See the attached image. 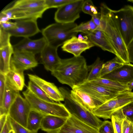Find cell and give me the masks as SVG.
<instances>
[{
    "label": "cell",
    "instance_id": "6da1fadb",
    "mask_svg": "<svg viewBox=\"0 0 133 133\" xmlns=\"http://www.w3.org/2000/svg\"><path fill=\"white\" fill-rule=\"evenodd\" d=\"M51 72L60 83L72 89L85 82L88 73L86 59L81 55L61 59L59 65Z\"/></svg>",
    "mask_w": 133,
    "mask_h": 133
},
{
    "label": "cell",
    "instance_id": "7a4b0ae2",
    "mask_svg": "<svg viewBox=\"0 0 133 133\" xmlns=\"http://www.w3.org/2000/svg\"><path fill=\"white\" fill-rule=\"evenodd\" d=\"M100 14L103 31L114 49L116 56L124 63H129L127 46L120 33L112 9L105 3L101 5Z\"/></svg>",
    "mask_w": 133,
    "mask_h": 133
},
{
    "label": "cell",
    "instance_id": "3957f363",
    "mask_svg": "<svg viewBox=\"0 0 133 133\" xmlns=\"http://www.w3.org/2000/svg\"><path fill=\"white\" fill-rule=\"evenodd\" d=\"M59 89L64 97V104L71 115L80 121L98 129L103 121L79 104L71 96L67 89L60 87Z\"/></svg>",
    "mask_w": 133,
    "mask_h": 133
},
{
    "label": "cell",
    "instance_id": "277c9868",
    "mask_svg": "<svg viewBox=\"0 0 133 133\" xmlns=\"http://www.w3.org/2000/svg\"><path fill=\"white\" fill-rule=\"evenodd\" d=\"M77 25L75 22L69 23L56 22L42 29L41 32L48 44L58 48L72 37L76 36L78 33L71 31Z\"/></svg>",
    "mask_w": 133,
    "mask_h": 133
},
{
    "label": "cell",
    "instance_id": "5b68a950",
    "mask_svg": "<svg viewBox=\"0 0 133 133\" xmlns=\"http://www.w3.org/2000/svg\"><path fill=\"white\" fill-rule=\"evenodd\" d=\"M22 93L29 103L31 109L38 111L45 115L66 118L71 115L64 104L60 102H50L41 99L28 89Z\"/></svg>",
    "mask_w": 133,
    "mask_h": 133
},
{
    "label": "cell",
    "instance_id": "8992f818",
    "mask_svg": "<svg viewBox=\"0 0 133 133\" xmlns=\"http://www.w3.org/2000/svg\"><path fill=\"white\" fill-rule=\"evenodd\" d=\"M133 104V92L126 91L119 93L115 97L103 103L93 111L98 118L111 119L112 115L123 107Z\"/></svg>",
    "mask_w": 133,
    "mask_h": 133
},
{
    "label": "cell",
    "instance_id": "52a82bcc",
    "mask_svg": "<svg viewBox=\"0 0 133 133\" xmlns=\"http://www.w3.org/2000/svg\"><path fill=\"white\" fill-rule=\"evenodd\" d=\"M118 29L127 46L133 39V6L126 5L112 10Z\"/></svg>",
    "mask_w": 133,
    "mask_h": 133
},
{
    "label": "cell",
    "instance_id": "ba28073f",
    "mask_svg": "<svg viewBox=\"0 0 133 133\" xmlns=\"http://www.w3.org/2000/svg\"><path fill=\"white\" fill-rule=\"evenodd\" d=\"M84 0H74L58 8L55 12L54 19L57 23H74L80 17Z\"/></svg>",
    "mask_w": 133,
    "mask_h": 133
},
{
    "label": "cell",
    "instance_id": "9c48e42d",
    "mask_svg": "<svg viewBox=\"0 0 133 133\" xmlns=\"http://www.w3.org/2000/svg\"><path fill=\"white\" fill-rule=\"evenodd\" d=\"M31 110L28 101L19 93L10 107L8 115L15 121L27 128L28 118Z\"/></svg>",
    "mask_w": 133,
    "mask_h": 133
},
{
    "label": "cell",
    "instance_id": "30bf717a",
    "mask_svg": "<svg viewBox=\"0 0 133 133\" xmlns=\"http://www.w3.org/2000/svg\"><path fill=\"white\" fill-rule=\"evenodd\" d=\"M38 64L34 54L25 51H14L11 59L10 69L24 72L36 67Z\"/></svg>",
    "mask_w": 133,
    "mask_h": 133
},
{
    "label": "cell",
    "instance_id": "8fae6325",
    "mask_svg": "<svg viewBox=\"0 0 133 133\" xmlns=\"http://www.w3.org/2000/svg\"><path fill=\"white\" fill-rule=\"evenodd\" d=\"M74 89L85 92L103 103L120 93L87 81L75 87L72 89Z\"/></svg>",
    "mask_w": 133,
    "mask_h": 133
},
{
    "label": "cell",
    "instance_id": "7c38bea8",
    "mask_svg": "<svg viewBox=\"0 0 133 133\" xmlns=\"http://www.w3.org/2000/svg\"><path fill=\"white\" fill-rule=\"evenodd\" d=\"M37 19L29 18L15 21L16 26L8 31L11 36L29 38L41 32Z\"/></svg>",
    "mask_w": 133,
    "mask_h": 133
},
{
    "label": "cell",
    "instance_id": "4fadbf2b",
    "mask_svg": "<svg viewBox=\"0 0 133 133\" xmlns=\"http://www.w3.org/2000/svg\"><path fill=\"white\" fill-rule=\"evenodd\" d=\"M12 6L21 10L37 19L41 18L47 9L45 0H19L16 1Z\"/></svg>",
    "mask_w": 133,
    "mask_h": 133
},
{
    "label": "cell",
    "instance_id": "5bb4252c",
    "mask_svg": "<svg viewBox=\"0 0 133 133\" xmlns=\"http://www.w3.org/2000/svg\"><path fill=\"white\" fill-rule=\"evenodd\" d=\"M29 80L35 83L53 101L60 102L64 101L62 93L54 83L46 81L36 75L28 74Z\"/></svg>",
    "mask_w": 133,
    "mask_h": 133
},
{
    "label": "cell",
    "instance_id": "9a60e30c",
    "mask_svg": "<svg viewBox=\"0 0 133 133\" xmlns=\"http://www.w3.org/2000/svg\"><path fill=\"white\" fill-rule=\"evenodd\" d=\"M101 78L127 85L133 81V64L130 63H124L122 65Z\"/></svg>",
    "mask_w": 133,
    "mask_h": 133
},
{
    "label": "cell",
    "instance_id": "2e32d148",
    "mask_svg": "<svg viewBox=\"0 0 133 133\" xmlns=\"http://www.w3.org/2000/svg\"><path fill=\"white\" fill-rule=\"evenodd\" d=\"M57 48L47 44L40 53L42 63L45 69L52 72L60 64L61 59L57 52Z\"/></svg>",
    "mask_w": 133,
    "mask_h": 133
},
{
    "label": "cell",
    "instance_id": "e0dca14e",
    "mask_svg": "<svg viewBox=\"0 0 133 133\" xmlns=\"http://www.w3.org/2000/svg\"><path fill=\"white\" fill-rule=\"evenodd\" d=\"M47 44L46 41L43 37L34 40L29 38H24L13 46L14 51H25L35 55L40 53Z\"/></svg>",
    "mask_w": 133,
    "mask_h": 133
},
{
    "label": "cell",
    "instance_id": "ac0fdd59",
    "mask_svg": "<svg viewBox=\"0 0 133 133\" xmlns=\"http://www.w3.org/2000/svg\"><path fill=\"white\" fill-rule=\"evenodd\" d=\"M72 97L84 108L92 112L103 102L88 94L77 89L70 91Z\"/></svg>",
    "mask_w": 133,
    "mask_h": 133
},
{
    "label": "cell",
    "instance_id": "d6986e66",
    "mask_svg": "<svg viewBox=\"0 0 133 133\" xmlns=\"http://www.w3.org/2000/svg\"><path fill=\"white\" fill-rule=\"evenodd\" d=\"M88 41H80L76 36H74L66 41L62 45V50L73 54L74 56H81L82 53L94 46Z\"/></svg>",
    "mask_w": 133,
    "mask_h": 133
},
{
    "label": "cell",
    "instance_id": "ffe728a7",
    "mask_svg": "<svg viewBox=\"0 0 133 133\" xmlns=\"http://www.w3.org/2000/svg\"><path fill=\"white\" fill-rule=\"evenodd\" d=\"M60 129L74 133H99L98 129L80 121L72 115Z\"/></svg>",
    "mask_w": 133,
    "mask_h": 133
},
{
    "label": "cell",
    "instance_id": "44dd1931",
    "mask_svg": "<svg viewBox=\"0 0 133 133\" xmlns=\"http://www.w3.org/2000/svg\"><path fill=\"white\" fill-rule=\"evenodd\" d=\"M68 118L45 115L41 124V129L46 133H57L64 125Z\"/></svg>",
    "mask_w": 133,
    "mask_h": 133
},
{
    "label": "cell",
    "instance_id": "7402d4cb",
    "mask_svg": "<svg viewBox=\"0 0 133 133\" xmlns=\"http://www.w3.org/2000/svg\"><path fill=\"white\" fill-rule=\"evenodd\" d=\"M23 72L10 70L5 75L6 84L17 91H22L25 85Z\"/></svg>",
    "mask_w": 133,
    "mask_h": 133
},
{
    "label": "cell",
    "instance_id": "603a6c76",
    "mask_svg": "<svg viewBox=\"0 0 133 133\" xmlns=\"http://www.w3.org/2000/svg\"><path fill=\"white\" fill-rule=\"evenodd\" d=\"M19 91L12 88L6 83L2 103L0 105V115H8L9 109Z\"/></svg>",
    "mask_w": 133,
    "mask_h": 133
},
{
    "label": "cell",
    "instance_id": "cb8c5ba5",
    "mask_svg": "<svg viewBox=\"0 0 133 133\" xmlns=\"http://www.w3.org/2000/svg\"><path fill=\"white\" fill-rule=\"evenodd\" d=\"M14 52L11 44L0 48V73L5 75L10 71V61Z\"/></svg>",
    "mask_w": 133,
    "mask_h": 133
},
{
    "label": "cell",
    "instance_id": "d4e9b609",
    "mask_svg": "<svg viewBox=\"0 0 133 133\" xmlns=\"http://www.w3.org/2000/svg\"><path fill=\"white\" fill-rule=\"evenodd\" d=\"M89 82L119 92L127 91V85L110 79L99 78Z\"/></svg>",
    "mask_w": 133,
    "mask_h": 133
},
{
    "label": "cell",
    "instance_id": "484cf974",
    "mask_svg": "<svg viewBox=\"0 0 133 133\" xmlns=\"http://www.w3.org/2000/svg\"><path fill=\"white\" fill-rule=\"evenodd\" d=\"M45 115L38 111L31 109L28 118L27 128L37 133L41 128V122Z\"/></svg>",
    "mask_w": 133,
    "mask_h": 133
},
{
    "label": "cell",
    "instance_id": "4316f807",
    "mask_svg": "<svg viewBox=\"0 0 133 133\" xmlns=\"http://www.w3.org/2000/svg\"><path fill=\"white\" fill-rule=\"evenodd\" d=\"M86 35L88 37V41L94 46H98L103 50L111 52L116 56L115 51L106 35L102 37H98L91 34Z\"/></svg>",
    "mask_w": 133,
    "mask_h": 133
},
{
    "label": "cell",
    "instance_id": "83f0119b",
    "mask_svg": "<svg viewBox=\"0 0 133 133\" xmlns=\"http://www.w3.org/2000/svg\"><path fill=\"white\" fill-rule=\"evenodd\" d=\"M104 62L97 57L91 65L88 66V74L86 81H89L98 78Z\"/></svg>",
    "mask_w": 133,
    "mask_h": 133
},
{
    "label": "cell",
    "instance_id": "f1b7e54d",
    "mask_svg": "<svg viewBox=\"0 0 133 133\" xmlns=\"http://www.w3.org/2000/svg\"><path fill=\"white\" fill-rule=\"evenodd\" d=\"M124 63L116 56L112 59L104 63L98 78H101L103 76L111 72L123 65Z\"/></svg>",
    "mask_w": 133,
    "mask_h": 133
},
{
    "label": "cell",
    "instance_id": "f546056e",
    "mask_svg": "<svg viewBox=\"0 0 133 133\" xmlns=\"http://www.w3.org/2000/svg\"><path fill=\"white\" fill-rule=\"evenodd\" d=\"M98 30V27L92 19L85 23H82L73 29V32H81L86 35L91 33L94 31Z\"/></svg>",
    "mask_w": 133,
    "mask_h": 133
},
{
    "label": "cell",
    "instance_id": "4dcf8cb0",
    "mask_svg": "<svg viewBox=\"0 0 133 133\" xmlns=\"http://www.w3.org/2000/svg\"><path fill=\"white\" fill-rule=\"evenodd\" d=\"M125 117L121 109L115 112L111 117V122L115 133H122V126Z\"/></svg>",
    "mask_w": 133,
    "mask_h": 133
},
{
    "label": "cell",
    "instance_id": "1f68e13d",
    "mask_svg": "<svg viewBox=\"0 0 133 133\" xmlns=\"http://www.w3.org/2000/svg\"><path fill=\"white\" fill-rule=\"evenodd\" d=\"M27 88L28 89L39 98L49 102H54L49 98L39 87L34 82L30 80L28 82Z\"/></svg>",
    "mask_w": 133,
    "mask_h": 133
},
{
    "label": "cell",
    "instance_id": "d6a6232c",
    "mask_svg": "<svg viewBox=\"0 0 133 133\" xmlns=\"http://www.w3.org/2000/svg\"><path fill=\"white\" fill-rule=\"evenodd\" d=\"M82 11L92 17L98 15L99 13L98 12L97 7L91 0H84L82 6Z\"/></svg>",
    "mask_w": 133,
    "mask_h": 133
},
{
    "label": "cell",
    "instance_id": "836d02e7",
    "mask_svg": "<svg viewBox=\"0 0 133 133\" xmlns=\"http://www.w3.org/2000/svg\"><path fill=\"white\" fill-rule=\"evenodd\" d=\"M74 0H45V4L47 9L53 8H58Z\"/></svg>",
    "mask_w": 133,
    "mask_h": 133
},
{
    "label": "cell",
    "instance_id": "e575fe53",
    "mask_svg": "<svg viewBox=\"0 0 133 133\" xmlns=\"http://www.w3.org/2000/svg\"><path fill=\"white\" fill-rule=\"evenodd\" d=\"M11 36L6 31L0 28V48L11 44Z\"/></svg>",
    "mask_w": 133,
    "mask_h": 133
},
{
    "label": "cell",
    "instance_id": "d590c367",
    "mask_svg": "<svg viewBox=\"0 0 133 133\" xmlns=\"http://www.w3.org/2000/svg\"><path fill=\"white\" fill-rule=\"evenodd\" d=\"M8 116L11 125L15 133H37L31 131L19 124L10 117Z\"/></svg>",
    "mask_w": 133,
    "mask_h": 133
},
{
    "label": "cell",
    "instance_id": "8d00e7d4",
    "mask_svg": "<svg viewBox=\"0 0 133 133\" xmlns=\"http://www.w3.org/2000/svg\"><path fill=\"white\" fill-rule=\"evenodd\" d=\"M98 130L99 133H115L112 122L108 121H103Z\"/></svg>",
    "mask_w": 133,
    "mask_h": 133
},
{
    "label": "cell",
    "instance_id": "74e56055",
    "mask_svg": "<svg viewBox=\"0 0 133 133\" xmlns=\"http://www.w3.org/2000/svg\"><path fill=\"white\" fill-rule=\"evenodd\" d=\"M124 116L133 122V104L126 105L121 109Z\"/></svg>",
    "mask_w": 133,
    "mask_h": 133
},
{
    "label": "cell",
    "instance_id": "f35d334b",
    "mask_svg": "<svg viewBox=\"0 0 133 133\" xmlns=\"http://www.w3.org/2000/svg\"><path fill=\"white\" fill-rule=\"evenodd\" d=\"M122 133H133V122L125 117L122 124Z\"/></svg>",
    "mask_w": 133,
    "mask_h": 133
},
{
    "label": "cell",
    "instance_id": "ab89813d",
    "mask_svg": "<svg viewBox=\"0 0 133 133\" xmlns=\"http://www.w3.org/2000/svg\"><path fill=\"white\" fill-rule=\"evenodd\" d=\"M6 83L5 75L0 73V105L2 102Z\"/></svg>",
    "mask_w": 133,
    "mask_h": 133
},
{
    "label": "cell",
    "instance_id": "60d3db41",
    "mask_svg": "<svg viewBox=\"0 0 133 133\" xmlns=\"http://www.w3.org/2000/svg\"><path fill=\"white\" fill-rule=\"evenodd\" d=\"M0 133H15L8 116L7 120Z\"/></svg>",
    "mask_w": 133,
    "mask_h": 133
},
{
    "label": "cell",
    "instance_id": "b9f144b4",
    "mask_svg": "<svg viewBox=\"0 0 133 133\" xmlns=\"http://www.w3.org/2000/svg\"><path fill=\"white\" fill-rule=\"evenodd\" d=\"M15 22H12L9 21L4 23H0V28L4 30L8 31L12 29L16 26Z\"/></svg>",
    "mask_w": 133,
    "mask_h": 133
},
{
    "label": "cell",
    "instance_id": "7bdbcfd3",
    "mask_svg": "<svg viewBox=\"0 0 133 133\" xmlns=\"http://www.w3.org/2000/svg\"><path fill=\"white\" fill-rule=\"evenodd\" d=\"M127 49L129 62L133 63V39L127 46Z\"/></svg>",
    "mask_w": 133,
    "mask_h": 133
},
{
    "label": "cell",
    "instance_id": "ee69618b",
    "mask_svg": "<svg viewBox=\"0 0 133 133\" xmlns=\"http://www.w3.org/2000/svg\"><path fill=\"white\" fill-rule=\"evenodd\" d=\"M8 115H3L0 116V131L2 130L6 122Z\"/></svg>",
    "mask_w": 133,
    "mask_h": 133
},
{
    "label": "cell",
    "instance_id": "f6af8a7d",
    "mask_svg": "<svg viewBox=\"0 0 133 133\" xmlns=\"http://www.w3.org/2000/svg\"><path fill=\"white\" fill-rule=\"evenodd\" d=\"M10 19L5 15L3 12H1L0 14V23L5 22L9 21Z\"/></svg>",
    "mask_w": 133,
    "mask_h": 133
},
{
    "label": "cell",
    "instance_id": "bcb514c9",
    "mask_svg": "<svg viewBox=\"0 0 133 133\" xmlns=\"http://www.w3.org/2000/svg\"><path fill=\"white\" fill-rule=\"evenodd\" d=\"M127 91H131L133 89V81L127 84Z\"/></svg>",
    "mask_w": 133,
    "mask_h": 133
},
{
    "label": "cell",
    "instance_id": "7dc6e473",
    "mask_svg": "<svg viewBox=\"0 0 133 133\" xmlns=\"http://www.w3.org/2000/svg\"><path fill=\"white\" fill-rule=\"evenodd\" d=\"M57 133H74L70 131L60 129Z\"/></svg>",
    "mask_w": 133,
    "mask_h": 133
}]
</instances>
